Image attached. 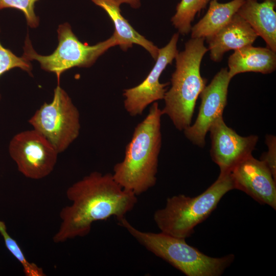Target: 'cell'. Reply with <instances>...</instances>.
Listing matches in <instances>:
<instances>
[{"label": "cell", "instance_id": "20", "mask_svg": "<svg viewBox=\"0 0 276 276\" xmlns=\"http://www.w3.org/2000/svg\"><path fill=\"white\" fill-rule=\"evenodd\" d=\"M16 67L26 71L31 75L32 66L30 61L22 56L19 57L10 50L4 48L0 42V77L5 73ZM1 96L0 95V100Z\"/></svg>", "mask_w": 276, "mask_h": 276}, {"label": "cell", "instance_id": "15", "mask_svg": "<svg viewBox=\"0 0 276 276\" xmlns=\"http://www.w3.org/2000/svg\"><path fill=\"white\" fill-rule=\"evenodd\" d=\"M228 66L231 79L245 72L270 74L276 68V54L267 47L246 46L234 51L228 58Z\"/></svg>", "mask_w": 276, "mask_h": 276}, {"label": "cell", "instance_id": "3", "mask_svg": "<svg viewBox=\"0 0 276 276\" xmlns=\"http://www.w3.org/2000/svg\"><path fill=\"white\" fill-rule=\"evenodd\" d=\"M204 40L191 38L186 43L185 50L178 52L171 86L164 98L163 113L180 131L191 125L196 101L206 86V79L201 76L200 71L202 59L208 51Z\"/></svg>", "mask_w": 276, "mask_h": 276}, {"label": "cell", "instance_id": "6", "mask_svg": "<svg viewBox=\"0 0 276 276\" xmlns=\"http://www.w3.org/2000/svg\"><path fill=\"white\" fill-rule=\"evenodd\" d=\"M57 33L58 45L52 54L47 56L36 52L27 35L22 56L30 61H38L41 68L56 74L58 84L61 74L66 70L74 67H89L108 49L119 44L114 34L94 45L83 43L74 34L68 23L59 25Z\"/></svg>", "mask_w": 276, "mask_h": 276}, {"label": "cell", "instance_id": "23", "mask_svg": "<svg viewBox=\"0 0 276 276\" xmlns=\"http://www.w3.org/2000/svg\"><path fill=\"white\" fill-rule=\"evenodd\" d=\"M116 3L120 6L121 4L127 3L129 4L132 7L137 8L140 6V0H114Z\"/></svg>", "mask_w": 276, "mask_h": 276}, {"label": "cell", "instance_id": "9", "mask_svg": "<svg viewBox=\"0 0 276 276\" xmlns=\"http://www.w3.org/2000/svg\"><path fill=\"white\" fill-rule=\"evenodd\" d=\"M231 80L227 68H222L200 93L201 103L196 121L183 130L186 137L195 145L204 147L208 132L213 123L222 117Z\"/></svg>", "mask_w": 276, "mask_h": 276}, {"label": "cell", "instance_id": "4", "mask_svg": "<svg viewBox=\"0 0 276 276\" xmlns=\"http://www.w3.org/2000/svg\"><path fill=\"white\" fill-rule=\"evenodd\" d=\"M118 221L142 245L164 260L187 276H220L234 262L235 256L210 257L188 244L186 239L173 237L163 232L141 231L125 217Z\"/></svg>", "mask_w": 276, "mask_h": 276}, {"label": "cell", "instance_id": "10", "mask_svg": "<svg viewBox=\"0 0 276 276\" xmlns=\"http://www.w3.org/2000/svg\"><path fill=\"white\" fill-rule=\"evenodd\" d=\"M178 37V33L174 34L166 46L159 49L155 65L142 83L124 90V106L130 116L141 115L149 104L164 99L168 83H160L159 77L178 52L177 50Z\"/></svg>", "mask_w": 276, "mask_h": 276}, {"label": "cell", "instance_id": "14", "mask_svg": "<svg viewBox=\"0 0 276 276\" xmlns=\"http://www.w3.org/2000/svg\"><path fill=\"white\" fill-rule=\"evenodd\" d=\"M276 0H244L237 13L276 52Z\"/></svg>", "mask_w": 276, "mask_h": 276}, {"label": "cell", "instance_id": "2", "mask_svg": "<svg viewBox=\"0 0 276 276\" xmlns=\"http://www.w3.org/2000/svg\"><path fill=\"white\" fill-rule=\"evenodd\" d=\"M162 115L158 103L153 102L147 116L135 127L125 147L123 160L113 167L112 174L114 180L136 196L147 191L156 182Z\"/></svg>", "mask_w": 276, "mask_h": 276}, {"label": "cell", "instance_id": "18", "mask_svg": "<svg viewBox=\"0 0 276 276\" xmlns=\"http://www.w3.org/2000/svg\"><path fill=\"white\" fill-rule=\"evenodd\" d=\"M211 0H181L171 18L173 25L179 33L186 35L191 32V22L196 14L205 8Z\"/></svg>", "mask_w": 276, "mask_h": 276}, {"label": "cell", "instance_id": "13", "mask_svg": "<svg viewBox=\"0 0 276 276\" xmlns=\"http://www.w3.org/2000/svg\"><path fill=\"white\" fill-rule=\"evenodd\" d=\"M258 36L250 26L236 13L227 25L205 39L211 60L219 62L225 53L252 45Z\"/></svg>", "mask_w": 276, "mask_h": 276}, {"label": "cell", "instance_id": "16", "mask_svg": "<svg viewBox=\"0 0 276 276\" xmlns=\"http://www.w3.org/2000/svg\"><path fill=\"white\" fill-rule=\"evenodd\" d=\"M103 9L112 20L114 27L113 34L117 37L118 45L123 51L136 44L145 49L156 60L158 50L152 42L137 32L121 14L120 5L114 0H91Z\"/></svg>", "mask_w": 276, "mask_h": 276}, {"label": "cell", "instance_id": "11", "mask_svg": "<svg viewBox=\"0 0 276 276\" xmlns=\"http://www.w3.org/2000/svg\"><path fill=\"white\" fill-rule=\"evenodd\" d=\"M209 131L211 139V156L220 169V174L229 173L239 163L252 154L258 136H242L227 126L223 117L218 118Z\"/></svg>", "mask_w": 276, "mask_h": 276}, {"label": "cell", "instance_id": "19", "mask_svg": "<svg viewBox=\"0 0 276 276\" xmlns=\"http://www.w3.org/2000/svg\"><path fill=\"white\" fill-rule=\"evenodd\" d=\"M0 235L8 250L22 265L26 276L46 275L42 268L27 260L17 242L9 234L5 223L2 220H0Z\"/></svg>", "mask_w": 276, "mask_h": 276}, {"label": "cell", "instance_id": "1", "mask_svg": "<svg viewBox=\"0 0 276 276\" xmlns=\"http://www.w3.org/2000/svg\"><path fill=\"white\" fill-rule=\"evenodd\" d=\"M71 204L61 209L59 227L53 237L56 243L87 235L93 223L125 217L137 202V196L123 189L111 173H90L68 187Z\"/></svg>", "mask_w": 276, "mask_h": 276}, {"label": "cell", "instance_id": "8", "mask_svg": "<svg viewBox=\"0 0 276 276\" xmlns=\"http://www.w3.org/2000/svg\"><path fill=\"white\" fill-rule=\"evenodd\" d=\"M8 150L18 170L32 179H40L51 174L59 154L50 141L34 129L15 134Z\"/></svg>", "mask_w": 276, "mask_h": 276}, {"label": "cell", "instance_id": "21", "mask_svg": "<svg viewBox=\"0 0 276 276\" xmlns=\"http://www.w3.org/2000/svg\"><path fill=\"white\" fill-rule=\"evenodd\" d=\"M38 1L0 0V10L7 8L19 10L24 13L28 25L31 28H36L38 26L39 21L34 11L35 4Z\"/></svg>", "mask_w": 276, "mask_h": 276}, {"label": "cell", "instance_id": "12", "mask_svg": "<svg viewBox=\"0 0 276 276\" xmlns=\"http://www.w3.org/2000/svg\"><path fill=\"white\" fill-rule=\"evenodd\" d=\"M234 189L242 191L261 204L276 209V180L261 160L252 154L230 172Z\"/></svg>", "mask_w": 276, "mask_h": 276}, {"label": "cell", "instance_id": "17", "mask_svg": "<svg viewBox=\"0 0 276 276\" xmlns=\"http://www.w3.org/2000/svg\"><path fill=\"white\" fill-rule=\"evenodd\" d=\"M244 0H232L225 3L211 0L204 16L191 29L192 38H206L227 25Z\"/></svg>", "mask_w": 276, "mask_h": 276}, {"label": "cell", "instance_id": "22", "mask_svg": "<svg viewBox=\"0 0 276 276\" xmlns=\"http://www.w3.org/2000/svg\"><path fill=\"white\" fill-rule=\"evenodd\" d=\"M265 142L268 147V151L262 155L260 160L265 163L276 180L275 136L273 135H266Z\"/></svg>", "mask_w": 276, "mask_h": 276}, {"label": "cell", "instance_id": "24", "mask_svg": "<svg viewBox=\"0 0 276 276\" xmlns=\"http://www.w3.org/2000/svg\"><path fill=\"white\" fill-rule=\"evenodd\" d=\"M257 1H263V0H257Z\"/></svg>", "mask_w": 276, "mask_h": 276}, {"label": "cell", "instance_id": "5", "mask_svg": "<svg viewBox=\"0 0 276 276\" xmlns=\"http://www.w3.org/2000/svg\"><path fill=\"white\" fill-rule=\"evenodd\" d=\"M233 189L230 173L219 174L216 180L199 195L179 194L168 198L165 207L154 212V221L161 232L186 239L210 216L223 196Z\"/></svg>", "mask_w": 276, "mask_h": 276}, {"label": "cell", "instance_id": "7", "mask_svg": "<svg viewBox=\"0 0 276 276\" xmlns=\"http://www.w3.org/2000/svg\"><path fill=\"white\" fill-rule=\"evenodd\" d=\"M29 123L50 141L59 153L64 151L80 133L79 110L59 84L54 89L51 102L44 103Z\"/></svg>", "mask_w": 276, "mask_h": 276}]
</instances>
